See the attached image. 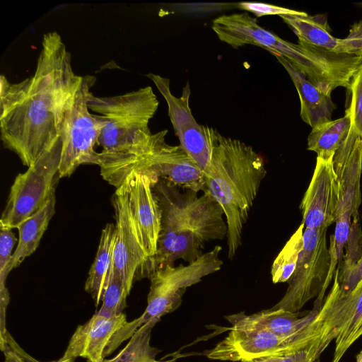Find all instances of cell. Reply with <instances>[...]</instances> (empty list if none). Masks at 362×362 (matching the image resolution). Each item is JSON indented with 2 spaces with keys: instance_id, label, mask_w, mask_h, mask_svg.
I'll use <instances>...</instances> for the list:
<instances>
[{
  "instance_id": "27",
  "label": "cell",
  "mask_w": 362,
  "mask_h": 362,
  "mask_svg": "<svg viewBox=\"0 0 362 362\" xmlns=\"http://www.w3.org/2000/svg\"><path fill=\"white\" fill-rule=\"evenodd\" d=\"M129 294L122 278L112 269L100 310L112 315L122 313Z\"/></svg>"
},
{
  "instance_id": "15",
  "label": "cell",
  "mask_w": 362,
  "mask_h": 362,
  "mask_svg": "<svg viewBox=\"0 0 362 362\" xmlns=\"http://www.w3.org/2000/svg\"><path fill=\"white\" fill-rule=\"evenodd\" d=\"M157 180L142 170H134L122 183L147 262L156 252L160 230V211L153 190Z\"/></svg>"
},
{
  "instance_id": "21",
  "label": "cell",
  "mask_w": 362,
  "mask_h": 362,
  "mask_svg": "<svg viewBox=\"0 0 362 362\" xmlns=\"http://www.w3.org/2000/svg\"><path fill=\"white\" fill-rule=\"evenodd\" d=\"M55 204L54 193L42 208L17 226L19 238L8 267V272L18 267L27 257L36 250L55 213Z\"/></svg>"
},
{
  "instance_id": "25",
  "label": "cell",
  "mask_w": 362,
  "mask_h": 362,
  "mask_svg": "<svg viewBox=\"0 0 362 362\" xmlns=\"http://www.w3.org/2000/svg\"><path fill=\"white\" fill-rule=\"evenodd\" d=\"M159 320H152L139 328L124 348L116 355L117 362H175V358L156 359L160 350L151 346L150 339L151 330Z\"/></svg>"
},
{
  "instance_id": "11",
  "label": "cell",
  "mask_w": 362,
  "mask_h": 362,
  "mask_svg": "<svg viewBox=\"0 0 362 362\" xmlns=\"http://www.w3.org/2000/svg\"><path fill=\"white\" fill-rule=\"evenodd\" d=\"M168 130L151 134L142 154L133 158L122 172V179L134 170H142L157 178H165L183 189L204 191V171L179 146L165 142Z\"/></svg>"
},
{
  "instance_id": "34",
  "label": "cell",
  "mask_w": 362,
  "mask_h": 362,
  "mask_svg": "<svg viewBox=\"0 0 362 362\" xmlns=\"http://www.w3.org/2000/svg\"><path fill=\"white\" fill-rule=\"evenodd\" d=\"M340 52L351 54H362V21L354 23L349 35L339 39Z\"/></svg>"
},
{
  "instance_id": "18",
  "label": "cell",
  "mask_w": 362,
  "mask_h": 362,
  "mask_svg": "<svg viewBox=\"0 0 362 362\" xmlns=\"http://www.w3.org/2000/svg\"><path fill=\"white\" fill-rule=\"evenodd\" d=\"M127 322L124 313L112 315L99 310L86 322L78 326L60 359L81 357L88 362L101 361L108 342Z\"/></svg>"
},
{
  "instance_id": "24",
  "label": "cell",
  "mask_w": 362,
  "mask_h": 362,
  "mask_svg": "<svg viewBox=\"0 0 362 362\" xmlns=\"http://www.w3.org/2000/svg\"><path fill=\"white\" fill-rule=\"evenodd\" d=\"M351 115L348 109L344 117L330 120L312 129L308 137V149L317 157H333L344 142L351 127Z\"/></svg>"
},
{
  "instance_id": "9",
  "label": "cell",
  "mask_w": 362,
  "mask_h": 362,
  "mask_svg": "<svg viewBox=\"0 0 362 362\" xmlns=\"http://www.w3.org/2000/svg\"><path fill=\"white\" fill-rule=\"evenodd\" d=\"M212 29L221 41L232 47L252 45L285 57L312 82L322 75L320 66L298 44L286 41L264 29L247 12L219 16L213 21Z\"/></svg>"
},
{
  "instance_id": "4",
  "label": "cell",
  "mask_w": 362,
  "mask_h": 362,
  "mask_svg": "<svg viewBox=\"0 0 362 362\" xmlns=\"http://www.w3.org/2000/svg\"><path fill=\"white\" fill-rule=\"evenodd\" d=\"M334 339L329 305L324 302L313 322L292 336L284 337L264 329L230 328L228 335L205 355L213 360L247 362L303 350L322 354Z\"/></svg>"
},
{
  "instance_id": "2",
  "label": "cell",
  "mask_w": 362,
  "mask_h": 362,
  "mask_svg": "<svg viewBox=\"0 0 362 362\" xmlns=\"http://www.w3.org/2000/svg\"><path fill=\"white\" fill-rule=\"evenodd\" d=\"M180 187L165 178L153 185L160 211V230L157 250L143 267L139 278L149 277L157 269L174 265L182 259L188 264L203 255L205 243L227 236L223 211L207 192L198 197L191 189Z\"/></svg>"
},
{
  "instance_id": "33",
  "label": "cell",
  "mask_w": 362,
  "mask_h": 362,
  "mask_svg": "<svg viewBox=\"0 0 362 362\" xmlns=\"http://www.w3.org/2000/svg\"><path fill=\"white\" fill-rule=\"evenodd\" d=\"M320 353L314 350H303L279 356H269L247 362H317Z\"/></svg>"
},
{
  "instance_id": "23",
  "label": "cell",
  "mask_w": 362,
  "mask_h": 362,
  "mask_svg": "<svg viewBox=\"0 0 362 362\" xmlns=\"http://www.w3.org/2000/svg\"><path fill=\"white\" fill-rule=\"evenodd\" d=\"M279 16L293 31L298 40L320 48L341 53L339 39L331 34L327 18L324 16H309L303 11L300 14H287Z\"/></svg>"
},
{
  "instance_id": "12",
  "label": "cell",
  "mask_w": 362,
  "mask_h": 362,
  "mask_svg": "<svg viewBox=\"0 0 362 362\" xmlns=\"http://www.w3.org/2000/svg\"><path fill=\"white\" fill-rule=\"evenodd\" d=\"M95 82L92 76H81L75 90L69 128L64 141L59 165L60 178L69 177L82 164H94L98 144L105 122L100 115L90 114L88 97Z\"/></svg>"
},
{
  "instance_id": "28",
  "label": "cell",
  "mask_w": 362,
  "mask_h": 362,
  "mask_svg": "<svg viewBox=\"0 0 362 362\" xmlns=\"http://www.w3.org/2000/svg\"><path fill=\"white\" fill-rule=\"evenodd\" d=\"M17 239L11 228L0 224V296H9L6 287L8 274V267L12 257V250Z\"/></svg>"
},
{
  "instance_id": "3",
  "label": "cell",
  "mask_w": 362,
  "mask_h": 362,
  "mask_svg": "<svg viewBox=\"0 0 362 362\" xmlns=\"http://www.w3.org/2000/svg\"><path fill=\"white\" fill-rule=\"evenodd\" d=\"M204 131L211 156L204 172L203 192L209 193L223 211L228 226V257L232 259L241 245L244 225L267 175L265 163L251 146L207 126Z\"/></svg>"
},
{
  "instance_id": "29",
  "label": "cell",
  "mask_w": 362,
  "mask_h": 362,
  "mask_svg": "<svg viewBox=\"0 0 362 362\" xmlns=\"http://www.w3.org/2000/svg\"><path fill=\"white\" fill-rule=\"evenodd\" d=\"M351 100L347 108L351 115L352 127L362 139V63L352 77L349 88Z\"/></svg>"
},
{
  "instance_id": "30",
  "label": "cell",
  "mask_w": 362,
  "mask_h": 362,
  "mask_svg": "<svg viewBox=\"0 0 362 362\" xmlns=\"http://www.w3.org/2000/svg\"><path fill=\"white\" fill-rule=\"evenodd\" d=\"M0 347L4 354V362H41L23 350L8 331L2 338H0ZM74 358L66 360L59 358L49 362H74Z\"/></svg>"
},
{
  "instance_id": "19",
  "label": "cell",
  "mask_w": 362,
  "mask_h": 362,
  "mask_svg": "<svg viewBox=\"0 0 362 362\" xmlns=\"http://www.w3.org/2000/svg\"><path fill=\"white\" fill-rule=\"evenodd\" d=\"M320 307L315 305L313 310L302 317H299L298 313L270 308L252 315L240 313L225 316V318L230 323V329H264L288 337L306 328L315 319Z\"/></svg>"
},
{
  "instance_id": "10",
  "label": "cell",
  "mask_w": 362,
  "mask_h": 362,
  "mask_svg": "<svg viewBox=\"0 0 362 362\" xmlns=\"http://www.w3.org/2000/svg\"><path fill=\"white\" fill-rule=\"evenodd\" d=\"M332 161L339 187L336 227L332 235L338 262L341 263L351 228L358 223V208L361 203L362 139L356 135L352 123Z\"/></svg>"
},
{
  "instance_id": "16",
  "label": "cell",
  "mask_w": 362,
  "mask_h": 362,
  "mask_svg": "<svg viewBox=\"0 0 362 362\" xmlns=\"http://www.w3.org/2000/svg\"><path fill=\"white\" fill-rule=\"evenodd\" d=\"M333 157H317L313 177L300 204L305 228H327L335 223L339 187Z\"/></svg>"
},
{
  "instance_id": "32",
  "label": "cell",
  "mask_w": 362,
  "mask_h": 362,
  "mask_svg": "<svg viewBox=\"0 0 362 362\" xmlns=\"http://www.w3.org/2000/svg\"><path fill=\"white\" fill-rule=\"evenodd\" d=\"M238 5L240 9L251 12L257 18L267 15L281 16L287 14H300L303 13V11L259 2L243 1L240 2Z\"/></svg>"
},
{
  "instance_id": "31",
  "label": "cell",
  "mask_w": 362,
  "mask_h": 362,
  "mask_svg": "<svg viewBox=\"0 0 362 362\" xmlns=\"http://www.w3.org/2000/svg\"><path fill=\"white\" fill-rule=\"evenodd\" d=\"M336 272L341 289H352L362 279V256L356 261L344 262L341 272L337 269Z\"/></svg>"
},
{
  "instance_id": "6",
  "label": "cell",
  "mask_w": 362,
  "mask_h": 362,
  "mask_svg": "<svg viewBox=\"0 0 362 362\" xmlns=\"http://www.w3.org/2000/svg\"><path fill=\"white\" fill-rule=\"evenodd\" d=\"M158 104L151 86L107 97L95 96L90 91L88 107L99 113L105 122L97 144L103 150L98 152V156H115L130 151L150 129L148 123Z\"/></svg>"
},
{
  "instance_id": "5",
  "label": "cell",
  "mask_w": 362,
  "mask_h": 362,
  "mask_svg": "<svg viewBox=\"0 0 362 362\" xmlns=\"http://www.w3.org/2000/svg\"><path fill=\"white\" fill-rule=\"evenodd\" d=\"M221 247L215 246L187 265L167 264L155 270L148 277L151 285L147 306L140 317L127 322L111 338L103 357L111 354L125 340L148 322L175 311L181 304L187 288L200 282L206 276L221 269L223 261L219 257Z\"/></svg>"
},
{
  "instance_id": "1",
  "label": "cell",
  "mask_w": 362,
  "mask_h": 362,
  "mask_svg": "<svg viewBox=\"0 0 362 362\" xmlns=\"http://www.w3.org/2000/svg\"><path fill=\"white\" fill-rule=\"evenodd\" d=\"M81 76L60 35H43L34 74L11 83L0 77V132L6 148L30 167L55 144L63 147Z\"/></svg>"
},
{
  "instance_id": "37",
  "label": "cell",
  "mask_w": 362,
  "mask_h": 362,
  "mask_svg": "<svg viewBox=\"0 0 362 362\" xmlns=\"http://www.w3.org/2000/svg\"><path fill=\"white\" fill-rule=\"evenodd\" d=\"M332 362H338V361H334V360H333Z\"/></svg>"
},
{
  "instance_id": "14",
  "label": "cell",
  "mask_w": 362,
  "mask_h": 362,
  "mask_svg": "<svg viewBox=\"0 0 362 362\" xmlns=\"http://www.w3.org/2000/svg\"><path fill=\"white\" fill-rule=\"evenodd\" d=\"M115 214V242L113 270L130 293L133 281L148 260L132 215L123 184L116 188L112 199Z\"/></svg>"
},
{
  "instance_id": "17",
  "label": "cell",
  "mask_w": 362,
  "mask_h": 362,
  "mask_svg": "<svg viewBox=\"0 0 362 362\" xmlns=\"http://www.w3.org/2000/svg\"><path fill=\"white\" fill-rule=\"evenodd\" d=\"M330 302L329 318L335 334L333 360L338 361L362 335V279L351 290L340 288L337 274L327 296Z\"/></svg>"
},
{
  "instance_id": "20",
  "label": "cell",
  "mask_w": 362,
  "mask_h": 362,
  "mask_svg": "<svg viewBox=\"0 0 362 362\" xmlns=\"http://www.w3.org/2000/svg\"><path fill=\"white\" fill-rule=\"evenodd\" d=\"M291 77L299 95L300 115L304 122L315 127L332 120L334 104L331 97L323 93L285 57L274 55Z\"/></svg>"
},
{
  "instance_id": "36",
  "label": "cell",
  "mask_w": 362,
  "mask_h": 362,
  "mask_svg": "<svg viewBox=\"0 0 362 362\" xmlns=\"http://www.w3.org/2000/svg\"><path fill=\"white\" fill-rule=\"evenodd\" d=\"M356 362H362V350L356 356Z\"/></svg>"
},
{
  "instance_id": "26",
  "label": "cell",
  "mask_w": 362,
  "mask_h": 362,
  "mask_svg": "<svg viewBox=\"0 0 362 362\" xmlns=\"http://www.w3.org/2000/svg\"><path fill=\"white\" fill-rule=\"evenodd\" d=\"M304 229L301 223L274 260L271 269L273 283L288 282L293 275L303 247Z\"/></svg>"
},
{
  "instance_id": "8",
  "label": "cell",
  "mask_w": 362,
  "mask_h": 362,
  "mask_svg": "<svg viewBox=\"0 0 362 362\" xmlns=\"http://www.w3.org/2000/svg\"><path fill=\"white\" fill-rule=\"evenodd\" d=\"M62 151L52 148L45 152L23 173H19L11 187L0 224L17 226L37 213L55 193L59 177Z\"/></svg>"
},
{
  "instance_id": "35",
  "label": "cell",
  "mask_w": 362,
  "mask_h": 362,
  "mask_svg": "<svg viewBox=\"0 0 362 362\" xmlns=\"http://www.w3.org/2000/svg\"><path fill=\"white\" fill-rule=\"evenodd\" d=\"M117 356H115L114 358H110V359H103L101 361H99V362H117Z\"/></svg>"
},
{
  "instance_id": "13",
  "label": "cell",
  "mask_w": 362,
  "mask_h": 362,
  "mask_svg": "<svg viewBox=\"0 0 362 362\" xmlns=\"http://www.w3.org/2000/svg\"><path fill=\"white\" fill-rule=\"evenodd\" d=\"M147 76L153 81L165 98L168 116L180 146L188 156L204 172L207 169L211 156V148L204 131V126L197 122L189 106L190 86L187 83L180 97L170 91V80L152 73Z\"/></svg>"
},
{
  "instance_id": "22",
  "label": "cell",
  "mask_w": 362,
  "mask_h": 362,
  "mask_svg": "<svg viewBox=\"0 0 362 362\" xmlns=\"http://www.w3.org/2000/svg\"><path fill=\"white\" fill-rule=\"evenodd\" d=\"M115 234V225L106 224L102 230L97 254L85 284V290L93 298L96 307L103 302L113 269Z\"/></svg>"
},
{
  "instance_id": "7",
  "label": "cell",
  "mask_w": 362,
  "mask_h": 362,
  "mask_svg": "<svg viewBox=\"0 0 362 362\" xmlns=\"http://www.w3.org/2000/svg\"><path fill=\"white\" fill-rule=\"evenodd\" d=\"M327 230L304 229L303 247L296 269L284 296L272 309L298 313L315 297H317L315 304L322 305L338 262L333 235L327 246Z\"/></svg>"
}]
</instances>
